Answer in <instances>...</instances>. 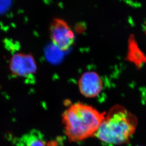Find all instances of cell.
I'll return each mask as SVG.
<instances>
[{
  "label": "cell",
  "mask_w": 146,
  "mask_h": 146,
  "mask_svg": "<svg viewBox=\"0 0 146 146\" xmlns=\"http://www.w3.org/2000/svg\"><path fill=\"white\" fill-rule=\"evenodd\" d=\"M9 70L15 77H27L36 73L37 66L32 54L17 52L10 59Z\"/></svg>",
  "instance_id": "cell-4"
},
{
  "label": "cell",
  "mask_w": 146,
  "mask_h": 146,
  "mask_svg": "<svg viewBox=\"0 0 146 146\" xmlns=\"http://www.w3.org/2000/svg\"><path fill=\"white\" fill-rule=\"evenodd\" d=\"M51 40L56 46L62 51L69 49L75 39L74 33L64 19L55 18L50 25Z\"/></svg>",
  "instance_id": "cell-3"
},
{
  "label": "cell",
  "mask_w": 146,
  "mask_h": 146,
  "mask_svg": "<svg viewBox=\"0 0 146 146\" xmlns=\"http://www.w3.org/2000/svg\"><path fill=\"white\" fill-rule=\"evenodd\" d=\"M145 33H146V24H145Z\"/></svg>",
  "instance_id": "cell-8"
},
{
  "label": "cell",
  "mask_w": 146,
  "mask_h": 146,
  "mask_svg": "<svg viewBox=\"0 0 146 146\" xmlns=\"http://www.w3.org/2000/svg\"><path fill=\"white\" fill-rule=\"evenodd\" d=\"M9 1H0V12L4 11L9 7Z\"/></svg>",
  "instance_id": "cell-7"
},
{
  "label": "cell",
  "mask_w": 146,
  "mask_h": 146,
  "mask_svg": "<svg viewBox=\"0 0 146 146\" xmlns=\"http://www.w3.org/2000/svg\"><path fill=\"white\" fill-rule=\"evenodd\" d=\"M17 146H47V142L42 132L37 130H31L17 140Z\"/></svg>",
  "instance_id": "cell-6"
},
{
  "label": "cell",
  "mask_w": 146,
  "mask_h": 146,
  "mask_svg": "<svg viewBox=\"0 0 146 146\" xmlns=\"http://www.w3.org/2000/svg\"><path fill=\"white\" fill-rule=\"evenodd\" d=\"M138 119L122 106L116 105L105 114L95 136L108 146L126 143L135 133Z\"/></svg>",
  "instance_id": "cell-2"
},
{
  "label": "cell",
  "mask_w": 146,
  "mask_h": 146,
  "mask_svg": "<svg viewBox=\"0 0 146 146\" xmlns=\"http://www.w3.org/2000/svg\"><path fill=\"white\" fill-rule=\"evenodd\" d=\"M81 94L86 98H94L99 95L103 89V81L99 75L94 71L83 73L78 82Z\"/></svg>",
  "instance_id": "cell-5"
},
{
  "label": "cell",
  "mask_w": 146,
  "mask_h": 146,
  "mask_svg": "<svg viewBox=\"0 0 146 146\" xmlns=\"http://www.w3.org/2000/svg\"><path fill=\"white\" fill-rule=\"evenodd\" d=\"M106 113L92 106L77 102L62 115L65 135L71 142H80L95 136Z\"/></svg>",
  "instance_id": "cell-1"
}]
</instances>
